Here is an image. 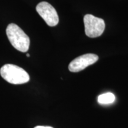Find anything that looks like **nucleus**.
<instances>
[{"mask_svg": "<svg viewBox=\"0 0 128 128\" xmlns=\"http://www.w3.org/2000/svg\"><path fill=\"white\" fill-rule=\"evenodd\" d=\"M36 11L50 27H54L59 23V17L55 8L47 2H41L36 6Z\"/></svg>", "mask_w": 128, "mask_h": 128, "instance_id": "20e7f679", "label": "nucleus"}, {"mask_svg": "<svg viewBox=\"0 0 128 128\" xmlns=\"http://www.w3.org/2000/svg\"><path fill=\"white\" fill-rule=\"evenodd\" d=\"M26 55H27V57H29L30 56V55H29V54H27Z\"/></svg>", "mask_w": 128, "mask_h": 128, "instance_id": "6e6552de", "label": "nucleus"}, {"mask_svg": "<svg viewBox=\"0 0 128 128\" xmlns=\"http://www.w3.org/2000/svg\"><path fill=\"white\" fill-rule=\"evenodd\" d=\"M98 60V56L96 54H87L81 55L72 60L68 66L69 70L72 72H78L96 63Z\"/></svg>", "mask_w": 128, "mask_h": 128, "instance_id": "39448f33", "label": "nucleus"}, {"mask_svg": "<svg viewBox=\"0 0 128 128\" xmlns=\"http://www.w3.org/2000/svg\"><path fill=\"white\" fill-rule=\"evenodd\" d=\"M6 33L10 42L17 50L26 52L28 50L30 46L29 38L17 24H10L6 29Z\"/></svg>", "mask_w": 128, "mask_h": 128, "instance_id": "f257e3e1", "label": "nucleus"}, {"mask_svg": "<svg viewBox=\"0 0 128 128\" xmlns=\"http://www.w3.org/2000/svg\"><path fill=\"white\" fill-rule=\"evenodd\" d=\"M2 77L12 84H23L30 80L28 74L20 66L13 64H6L0 69Z\"/></svg>", "mask_w": 128, "mask_h": 128, "instance_id": "f03ea898", "label": "nucleus"}, {"mask_svg": "<svg viewBox=\"0 0 128 128\" xmlns=\"http://www.w3.org/2000/svg\"><path fill=\"white\" fill-rule=\"evenodd\" d=\"M85 33L87 36L95 38L100 36L105 29V23L102 18L92 14H87L84 17Z\"/></svg>", "mask_w": 128, "mask_h": 128, "instance_id": "7ed1b4c3", "label": "nucleus"}, {"mask_svg": "<svg viewBox=\"0 0 128 128\" xmlns=\"http://www.w3.org/2000/svg\"><path fill=\"white\" fill-rule=\"evenodd\" d=\"M34 128H53L50 126H36Z\"/></svg>", "mask_w": 128, "mask_h": 128, "instance_id": "0eeeda50", "label": "nucleus"}, {"mask_svg": "<svg viewBox=\"0 0 128 128\" xmlns=\"http://www.w3.org/2000/svg\"><path fill=\"white\" fill-rule=\"evenodd\" d=\"M116 99L115 96L112 92H106V93L101 94L98 97V102L101 104H109L114 103Z\"/></svg>", "mask_w": 128, "mask_h": 128, "instance_id": "423d86ee", "label": "nucleus"}]
</instances>
